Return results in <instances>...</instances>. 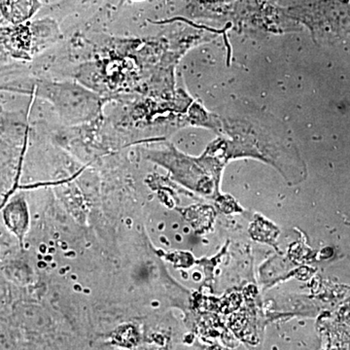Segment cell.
I'll return each instance as SVG.
<instances>
[{
    "label": "cell",
    "mask_w": 350,
    "mask_h": 350,
    "mask_svg": "<svg viewBox=\"0 0 350 350\" xmlns=\"http://www.w3.org/2000/svg\"><path fill=\"white\" fill-rule=\"evenodd\" d=\"M0 90L48 101L68 125H79L98 118L105 103L100 94L77 82L17 77L0 85Z\"/></svg>",
    "instance_id": "obj_1"
},
{
    "label": "cell",
    "mask_w": 350,
    "mask_h": 350,
    "mask_svg": "<svg viewBox=\"0 0 350 350\" xmlns=\"http://www.w3.org/2000/svg\"><path fill=\"white\" fill-rule=\"evenodd\" d=\"M40 7L39 0H0V12L11 25L29 22Z\"/></svg>",
    "instance_id": "obj_2"
},
{
    "label": "cell",
    "mask_w": 350,
    "mask_h": 350,
    "mask_svg": "<svg viewBox=\"0 0 350 350\" xmlns=\"http://www.w3.org/2000/svg\"><path fill=\"white\" fill-rule=\"evenodd\" d=\"M4 220L7 227L22 239L27 229V209L24 200L17 199L4 209Z\"/></svg>",
    "instance_id": "obj_3"
}]
</instances>
